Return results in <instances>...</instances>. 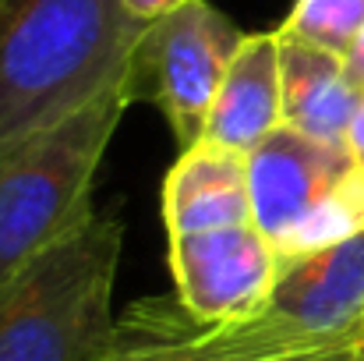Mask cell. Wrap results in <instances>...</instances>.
Here are the masks:
<instances>
[{
  "label": "cell",
  "instance_id": "1",
  "mask_svg": "<svg viewBox=\"0 0 364 361\" xmlns=\"http://www.w3.org/2000/svg\"><path fill=\"white\" fill-rule=\"evenodd\" d=\"M145 28L121 0H0V149L127 85Z\"/></svg>",
  "mask_w": 364,
  "mask_h": 361
},
{
  "label": "cell",
  "instance_id": "2",
  "mask_svg": "<svg viewBox=\"0 0 364 361\" xmlns=\"http://www.w3.org/2000/svg\"><path fill=\"white\" fill-rule=\"evenodd\" d=\"M124 227L92 213L0 287V361H103L117 337Z\"/></svg>",
  "mask_w": 364,
  "mask_h": 361
},
{
  "label": "cell",
  "instance_id": "3",
  "mask_svg": "<svg viewBox=\"0 0 364 361\" xmlns=\"http://www.w3.org/2000/svg\"><path fill=\"white\" fill-rule=\"evenodd\" d=\"M131 107V89L117 85L75 117L0 149V287L96 213L92 184Z\"/></svg>",
  "mask_w": 364,
  "mask_h": 361
},
{
  "label": "cell",
  "instance_id": "4",
  "mask_svg": "<svg viewBox=\"0 0 364 361\" xmlns=\"http://www.w3.org/2000/svg\"><path fill=\"white\" fill-rule=\"evenodd\" d=\"M244 36L247 32L209 0H191L152 21L131 61V100L152 103L177 145L191 149L205 138L216 93Z\"/></svg>",
  "mask_w": 364,
  "mask_h": 361
},
{
  "label": "cell",
  "instance_id": "5",
  "mask_svg": "<svg viewBox=\"0 0 364 361\" xmlns=\"http://www.w3.org/2000/svg\"><path fill=\"white\" fill-rule=\"evenodd\" d=\"M103 361H364V333L308 344L265 330L258 319L195 323L177 298L134 301L117 319Z\"/></svg>",
  "mask_w": 364,
  "mask_h": 361
},
{
  "label": "cell",
  "instance_id": "6",
  "mask_svg": "<svg viewBox=\"0 0 364 361\" xmlns=\"http://www.w3.org/2000/svg\"><path fill=\"white\" fill-rule=\"evenodd\" d=\"M283 269V255L255 224L170 238V276L181 308L205 326L255 315Z\"/></svg>",
  "mask_w": 364,
  "mask_h": 361
},
{
  "label": "cell",
  "instance_id": "7",
  "mask_svg": "<svg viewBox=\"0 0 364 361\" xmlns=\"http://www.w3.org/2000/svg\"><path fill=\"white\" fill-rule=\"evenodd\" d=\"M251 319L308 344L364 333V231L283 258L269 301Z\"/></svg>",
  "mask_w": 364,
  "mask_h": 361
},
{
  "label": "cell",
  "instance_id": "8",
  "mask_svg": "<svg viewBox=\"0 0 364 361\" xmlns=\"http://www.w3.org/2000/svg\"><path fill=\"white\" fill-rule=\"evenodd\" d=\"M354 167L347 142H322L279 124L255 152H247L251 224L283 255L294 234L329 202Z\"/></svg>",
  "mask_w": 364,
  "mask_h": 361
},
{
  "label": "cell",
  "instance_id": "9",
  "mask_svg": "<svg viewBox=\"0 0 364 361\" xmlns=\"http://www.w3.org/2000/svg\"><path fill=\"white\" fill-rule=\"evenodd\" d=\"M163 224L166 238L251 224L247 156L205 138L181 149L163 181Z\"/></svg>",
  "mask_w": 364,
  "mask_h": 361
},
{
  "label": "cell",
  "instance_id": "10",
  "mask_svg": "<svg viewBox=\"0 0 364 361\" xmlns=\"http://www.w3.org/2000/svg\"><path fill=\"white\" fill-rule=\"evenodd\" d=\"M283 124L279 32H247L237 46L227 78L216 93L205 124V142L230 152H255Z\"/></svg>",
  "mask_w": 364,
  "mask_h": 361
},
{
  "label": "cell",
  "instance_id": "11",
  "mask_svg": "<svg viewBox=\"0 0 364 361\" xmlns=\"http://www.w3.org/2000/svg\"><path fill=\"white\" fill-rule=\"evenodd\" d=\"M279 78L283 124L322 142H347L364 89L354 85L340 53L279 32Z\"/></svg>",
  "mask_w": 364,
  "mask_h": 361
},
{
  "label": "cell",
  "instance_id": "12",
  "mask_svg": "<svg viewBox=\"0 0 364 361\" xmlns=\"http://www.w3.org/2000/svg\"><path fill=\"white\" fill-rule=\"evenodd\" d=\"M364 28V0H294L276 32L347 57Z\"/></svg>",
  "mask_w": 364,
  "mask_h": 361
},
{
  "label": "cell",
  "instance_id": "13",
  "mask_svg": "<svg viewBox=\"0 0 364 361\" xmlns=\"http://www.w3.org/2000/svg\"><path fill=\"white\" fill-rule=\"evenodd\" d=\"M121 4L138 25H152V21H159V18H166V14L188 7L191 0H121Z\"/></svg>",
  "mask_w": 364,
  "mask_h": 361
},
{
  "label": "cell",
  "instance_id": "14",
  "mask_svg": "<svg viewBox=\"0 0 364 361\" xmlns=\"http://www.w3.org/2000/svg\"><path fill=\"white\" fill-rule=\"evenodd\" d=\"M347 75L354 78V85H361L364 89V28H361V36L354 39V46L347 50Z\"/></svg>",
  "mask_w": 364,
  "mask_h": 361
},
{
  "label": "cell",
  "instance_id": "15",
  "mask_svg": "<svg viewBox=\"0 0 364 361\" xmlns=\"http://www.w3.org/2000/svg\"><path fill=\"white\" fill-rule=\"evenodd\" d=\"M347 149H350L354 163H358V167H364V100H361V110H358L354 124H350V135H347Z\"/></svg>",
  "mask_w": 364,
  "mask_h": 361
}]
</instances>
